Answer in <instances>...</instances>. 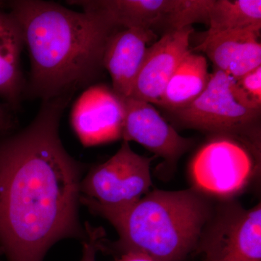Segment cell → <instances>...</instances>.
I'll list each match as a JSON object with an SVG mask.
<instances>
[{"label": "cell", "instance_id": "14", "mask_svg": "<svg viewBox=\"0 0 261 261\" xmlns=\"http://www.w3.org/2000/svg\"><path fill=\"white\" fill-rule=\"evenodd\" d=\"M23 47L18 23L9 13L0 10V99L12 108L18 107L25 91L21 69Z\"/></svg>", "mask_w": 261, "mask_h": 261}, {"label": "cell", "instance_id": "16", "mask_svg": "<svg viewBox=\"0 0 261 261\" xmlns=\"http://www.w3.org/2000/svg\"><path fill=\"white\" fill-rule=\"evenodd\" d=\"M206 34L227 31L260 32V0H213Z\"/></svg>", "mask_w": 261, "mask_h": 261}, {"label": "cell", "instance_id": "18", "mask_svg": "<svg viewBox=\"0 0 261 261\" xmlns=\"http://www.w3.org/2000/svg\"><path fill=\"white\" fill-rule=\"evenodd\" d=\"M242 92L257 107L261 108V65L237 80Z\"/></svg>", "mask_w": 261, "mask_h": 261}, {"label": "cell", "instance_id": "13", "mask_svg": "<svg viewBox=\"0 0 261 261\" xmlns=\"http://www.w3.org/2000/svg\"><path fill=\"white\" fill-rule=\"evenodd\" d=\"M260 36L255 30L206 34L197 50L205 53L216 70L238 80L261 65Z\"/></svg>", "mask_w": 261, "mask_h": 261}, {"label": "cell", "instance_id": "1", "mask_svg": "<svg viewBox=\"0 0 261 261\" xmlns=\"http://www.w3.org/2000/svg\"><path fill=\"white\" fill-rule=\"evenodd\" d=\"M72 96L42 100L29 126L0 139V247L8 261H43L58 242L85 238L79 216L84 166L59 134Z\"/></svg>", "mask_w": 261, "mask_h": 261}, {"label": "cell", "instance_id": "10", "mask_svg": "<svg viewBox=\"0 0 261 261\" xmlns=\"http://www.w3.org/2000/svg\"><path fill=\"white\" fill-rule=\"evenodd\" d=\"M125 118L122 139L137 142L174 166L193 145L192 139L185 138L161 116L151 103L123 98Z\"/></svg>", "mask_w": 261, "mask_h": 261}, {"label": "cell", "instance_id": "19", "mask_svg": "<svg viewBox=\"0 0 261 261\" xmlns=\"http://www.w3.org/2000/svg\"><path fill=\"white\" fill-rule=\"evenodd\" d=\"M13 126V120L7 108L0 104V132H7Z\"/></svg>", "mask_w": 261, "mask_h": 261}, {"label": "cell", "instance_id": "7", "mask_svg": "<svg viewBox=\"0 0 261 261\" xmlns=\"http://www.w3.org/2000/svg\"><path fill=\"white\" fill-rule=\"evenodd\" d=\"M195 252L203 261H261L260 202L245 209L231 199L214 206Z\"/></svg>", "mask_w": 261, "mask_h": 261}, {"label": "cell", "instance_id": "17", "mask_svg": "<svg viewBox=\"0 0 261 261\" xmlns=\"http://www.w3.org/2000/svg\"><path fill=\"white\" fill-rule=\"evenodd\" d=\"M85 238L83 240L82 261H96L97 252L103 250L106 243V231L102 227H94L89 222L84 224Z\"/></svg>", "mask_w": 261, "mask_h": 261}, {"label": "cell", "instance_id": "12", "mask_svg": "<svg viewBox=\"0 0 261 261\" xmlns=\"http://www.w3.org/2000/svg\"><path fill=\"white\" fill-rule=\"evenodd\" d=\"M156 38L153 31L145 29H122L108 39L103 68L112 80V89L121 98L129 97L145 60L147 44Z\"/></svg>", "mask_w": 261, "mask_h": 261}, {"label": "cell", "instance_id": "4", "mask_svg": "<svg viewBox=\"0 0 261 261\" xmlns=\"http://www.w3.org/2000/svg\"><path fill=\"white\" fill-rule=\"evenodd\" d=\"M260 109L244 94L237 80L216 70L204 92L172 113L182 126L235 137L260 150Z\"/></svg>", "mask_w": 261, "mask_h": 261}, {"label": "cell", "instance_id": "15", "mask_svg": "<svg viewBox=\"0 0 261 261\" xmlns=\"http://www.w3.org/2000/svg\"><path fill=\"white\" fill-rule=\"evenodd\" d=\"M211 75L205 57L190 51L168 81L159 106L171 113L187 107L204 92Z\"/></svg>", "mask_w": 261, "mask_h": 261}, {"label": "cell", "instance_id": "6", "mask_svg": "<svg viewBox=\"0 0 261 261\" xmlns=\"http://www.w3.org/2000/svg\"><path fill=\"white\" fill-rule=\"evenodd\" d=\"M213 0H75L69 4L101 15L117 29L166 28V33L208 25Z\"/></svg>", "mask_w": 261, "mask_h": 261}, {"label": "cell", "instance_id": "2", "mask_svg": "<svg viewBox=\"0 0 261 261\" xmlns=\"http://www.w3.org/2000/svg\"><path fill=\"white\" fill-rule=\"evenodd\" d=\"M7 6L30 58L24 96L45 100L73 94L101 73L106 44L119 29L106 18L39 0H14Z\"/></svg>", "mask_w": 261, "mask_h": 261}, {"label": "cell", "instance_id": "20", "mask_svg": "<svg viewBox=\"0 0 261 261\" xmlns=\"http://www.w3.org/2000/svg\"><path fill=\"white\" fill-rule=\"evenodd\" d=\"M115 261H154L150 257L144 255V254L138 253V252H128L126 253L119 255Z\"/></svg>", "mask_w": 261, "mask_h": 261}, {"label": "cell", "instance_id": "11", "mask_svg": "<svg viewBox=\"0 0 261 261\" xmlns=\"http://www.w3.org/2000/svg\"><path fill=\"white\" fill-rule=\"evenodd\" d=\"M193 32L190 25L165 33L147 48L129 97L159 106L168 81L191 51L190 40Z\"/></svg>", "mask_w": 261, "mask_h": 261}, {"label": "cell", "instance_id": "5", "mask_svg": "<svg viewBox=\"0 0 261 261\" xmlns=\"http://www.w3.org/2000/svg\"><path fill=\"white\" fill-rule=\"evenodd\" d=\"M260 150L243 140L215 135L196 153L190 176L197 191L231 200L246 188L257 171Z\"/></svg>", "mask_w": 261, "mask_h": 261}, {"label": "cell", "instance_id": "9", "mask_svg": "<svg viewBox=\"0 0 261 261\" xmlns=\"http://www.w3.org/2000/svg\"><path fill=\"white\" fill-rule=\"evenodd\" d=\"M125 118L123 98L103 84L92 85L78 98L70 115L75 135L85 147L122 139Z\"/></svg>", "mask_w": 261, "mask_h": 261}, {"label": "cell", "instance_id": "8", "mask_svg": "<svg viewBox=\"0 0 261 261\" xmlns=\"http://www.w3.org/2000/svg\"><path fill=\"white\" fill-rule=\"evenodd\" d=\"M154 158L136 153L123 143L112 158L91 168L81 182V197L105 207L134 203L152 187L150 165Z\"/></svg>", "mask_w": 261, "mask_h": 261}, {"label": "cell", "instance_id": "21", "mask_svg": "<svg viewBox=\"0 0 261 261\" xmlns=\"http://www.w3.org/2000/svg\"><path fill=\"white\" fill-rule=\"evenodd\" d=\"M3 255H4V250H3V249L0 247V256Z\"/></svg>", "mask_w": 261, "mask_h": 261}, {"label": "cell", "instance_id": "3", "mask_svg": "<svg viewBox=\"0 0 261 261\" xmlns=\"http://www.w3.org/2000/svg\"><path fill=\"white\" fill-rule=\"evenodd\" d=\"M90 213L107 220L119 239L103 250L144 254L154 261H185L195 252L214 206L195 189L155 190L121 207L99 205L80 196Z\"/></svg>", "mask_w": 261, "mask_h": 261}]
</instances>
